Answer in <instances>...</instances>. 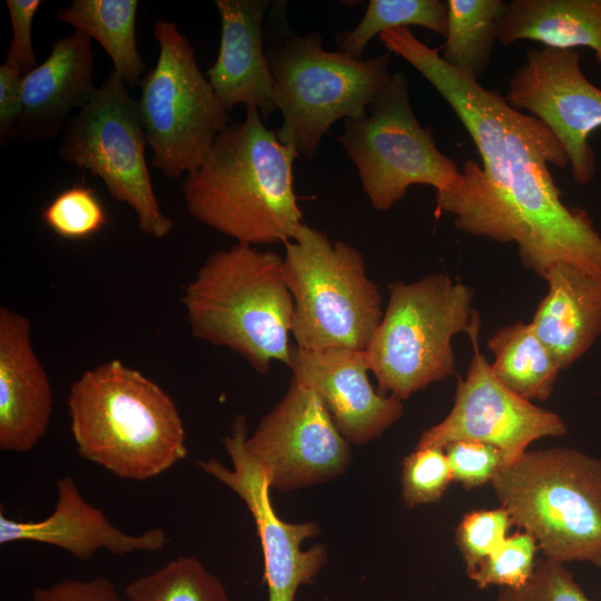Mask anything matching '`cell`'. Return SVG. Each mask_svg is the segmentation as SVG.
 Returning <instances> with one entry per match:
<instances>
[{
  "instance_id": "6da1fadb",
  "label": "cell",
  "mask_w": 601,
  "mask_h": 601,
  "mask_svg": "<svg viewBox=\"0 0 601 601\" xmlns=\"http://www.w3.org/2000/svg\"><path fill=\"white\" fill-rule=\"evenodd\" d=\"M378 38L446 100L482 158V166L465 160L460 181L436 193V213L450 214L464 233L515 243L522 265L541 278L551 266L565 263L601 282V235L583 209L563 203L549 169L569 166L551 129L447 65L439 49L410 28Z\"/></svg>"
},
{
  "instance_id": "7a4b0ae2",
  "label": "cell",
  "mask_w": 601,
  "mask_h": 601,
  "mask_svg": "<svg viewBox=\"0 0 601 601\" xmlns=\"http://www.w3.org/2000/svg\"><path fill=\"white\" fill-rule=\"evenodd\" d=\"M298 156L264 125L256 108H246L245 117L230 122L201 165L185 176L188 213L236 244H286L304 224L294 190Z\"/></svg>"
},
{
  "instance_id": "3957f363",
  "label": "cell",
  "mask_w": 601,
  "mask_h": 601,
  "mask_svg": "<svg viewBox=\"0 0 601 601\" xmlns=\"http://www.w3.org/2000/svg\"><path fill=\"white\" fill-rule=\"evenodd\" d=\"M67 405L79 455L117 477L146 481L187 456L174 400L121 361L83 372L71 385Z\"/></svg>"
},
{
  "instance_id": "277c9868",
  "label": "cell",
  "mask_w": 601,
  "mask_h": 601,
  "mask_svg": "<svg viewBox=\"0 0 601 601\" xmlns=\"http://www.w3.org/2000/svg\"><path fill=\"white\" fill-rule=\"evenodd\" d=\"M181 303L196 338L231 349L259 373L275 361L289 365L294 302L278 254L242 244L213 253Z\"/></svg>"
},
{
  "instance_id": "5b68a950",
  "label": "cell",
  "mask_w": 601,
  "mask_h": 601,
  "mask_svg": "<svg viewBox=\"0 0 601 601\" xmlns=\"http://www.w3.org/2000/svg\"><path fill=\"white\" fill-rule=\"evenodd\" d=\"M513 524L545 559L601 568V459L555 447L525 452L492 480Z\"/></svg>"
},
{
  "instance_id": "8992f818",
  "label": "cell",
  "mask_w": 601,
  "mask_h": 601,
  "mask_svg": "<svg viewBox=\"0 0 601 601\" xmlns=\"http://www.w3.org/2000/svg\"><path fill=\"white\" fill-rule=\"evenodd\" d=\"M390 297L365 349L380 393L406 400L455 373L452 338L480 332L474 290L444 273L390 284Z\"/></svg>"
},
{
  "instance_id": "52a82bcc",
  "label": "cell",
  "mask_w": 601,
  "mask_h": 601,
  "mask_svg": "<svg viewBox=\"0 0 601 601\" xmlns=\"http://www.w3.org/2000/svg\"><path fill=\"white\" fill-rule=\"evenodd\" d=\"M265 51L282 116L277 137L308 160L331 126L364 116L392 76L388 52L354 59L324 49L318 32L298 36L288 30Z\"/></svg>"
},
{
  "instance_id": "ba28073f",
  "label": "cell",
  "mask_w": 601,
  "mask_h": 601,
  "mask_svg": "<svg viewBox=\"0 0 601 601\" xmlns=\"http://www.w3.org/2000/svg\"><path fill=\"white\" fill-rule=\"evenodd\" d=\"M283 260L296 346L365 351L384 312L362 254L302 224L285 244Z\"/></svg>"
},
{
  "instance_id": "9c48e42d",
  "label": "cell",
  "mask_w": 601,
  "mask_h": 601,
  "mask_svg": "<svg viewBox=\"0 0 601 601\" xmlns=\"http://www.w3.org/2000/svg\"><path fill=\"white\" fill-rule=\"evenodd\" d=\"M154 36L159 55L139 83L138 107L151 166L168 178H179L201 165L216 137L233 121L177 24L159 19Z\"/></svg>"
},
{
  "instance_id": "30bf717a",
  "label": "cell",
  "mask_w": 601,
  "mask_h": 601,
  "mask_svg": "<svg viewBox=\"0 0 601 601\" xmlns=\"http://www.w3.org/2000/svg\"><path fill=\"white\" fill-rule=\"evenodd\" d=\"M357 169L374 209L390 210L412 185L444 193L462 173L436 146L433 132L415 117L406 76L396 71L371 101L364 116L344 121L336 137Z\"/></svg>"
},
{
  "instance_id": "8fae6325",
  "label": "cell",
  "mask_w": 601,
  "mask_h": 601,
  "mask_svg": "<svg viewBox=\"0 0 601 601\" xmlns=\"http://www.w3.org/2000/svg\"><path fill=\"white\" fill-rule=\"evenodd\" d=\"M125 85L114 71L108 75L91 100L67 122L58 152L63 161L102 179L109 194L134 210L141 231L164 238L174 221L156 197L138 101Z\"/></svg>"
},
{
  "instance_id": "7c38bea8",
  "label": "cell",
  "mask_w": 601,
  "mask_h": 601,
  "mask_svg": "<svg viewBox=\"0 0 601 601\" xmlns=\"http://www.w3.org/2000/svg\"><path fill=\"white\" fill-rule=\"evenodd\" d=\"M245 447L264 471L270 490L327 482L341 475L351 461L349 443L322 400L295 377L284 397L247 435Z\"/></svg>"
},
{
  "instance_id": "4fadbf2b",
  "label": "cell",
  "mask_w": 601,
  "mask_h": 601,
  "mask_svg": "<svg viewBox=\"0 0 601 601\" xmlns=\"http://www.w3.org/2000/svg\"><path fill=\"white\" fill-rule=\"evenodd\" d=\"M506 104L544 122L562 144L574 181L588 185L597 166L590 135L601 128V89L583 73L580 52L530 49L511 76Z\"/></svg>"
},
{
  "instance_id": "5bb4252c",
  "label": "cell",
  "mask_w": 601,
  "mask_h": 601,
  "mask_svg": "<svg viewBox=\"0 0 601 601\" xmlns=\"http://www.w3.org/2000/svg\"><path fill=\"white\" fill-rule=\"evenodd\" d=\"M469 337L473 356L465 378L457 380L453 406L440 423L422 433L416 447L481 442L496 447L508 466L520 460L533 441L564 435L566 425L561 416L504 386L479 348V333Z\"/></svg>"
},
{
  "instance_id": "9a60e30c",
  "label": "cell",
  "mask_w": 601,
  "mask_h": 601,
  "mask_svg": "<svg viewBox=\"0 0 601 601\" xmlns=\"http://www.w3.org/2000/svg\"><path fill=\"white\" fill-rule=\"evenodd\" d=\"M246 437V417L237 415L230 434L223 441L231 469L214 459L197 461V465L235 492L250 511L263 548L268 601H294L297 589L311 583L324 566L326 549L324 545L300 548L304 540L318 534L317 523H287L276 514L267 477L248 454Z\"/></svg>"
},
{
  "instance_id": "2e32d148",
  "label": "cell",
  "mask_w": 601,
  "mask_h": 601,
  "mask_svg": "<svg viewBox=\"0 0 601 601\" xmlns=\"http://www.w3.org/2000/svg\"><path fill=\"white\" fill-rule=\"evenodd\" d=\"M288 367L293 377L319 396L349 444L374 440L403 413L402 400L377 393L372 386L365 351L292 346Z\"/></svg>"
},
{
  "instance_id": "e0dca14e",
  "label": "cell",
  "mask_w": 601,
  "mask_h": 601,
  "mask_svg": "<svg viewBox=\"0 0 601 601\" xmlns=\"http://www.w3.org/2000/svg\"><path fill=\"white\" fill-rule=\"evenodd\" d=\"M53 396L32 345L31 322L0 308V450L26 453L46 435Z\"/></svg>"
},
{
  "instance_id": "ac0fdd59",
  "label": "cell",
  "mask_w": 601,
  "mask_h": 601,
  "mask_svg": "<svg viewBox=\"0 0 601 601\" xmlns=\"http://www.w3.org/2000/svg\"><path fill=\"white\" fill-rule=\"evenodd\" d=\"M55 509L40 521L9 519L0 511V544L37 542L59 548L79 561L90 560L104 549L116 555L157 552L168 542L161 529L128 534L116 528L105 513L87 502L76 481L65 475L56 481Z\"/></svg>"
},
{
  "instance_id": "d6986e66",
  "label": "cell",
  "mask_w": 601,
  "mask_h": 601,
  "mask_svg": "<svg viewBox=\"0 0 601 601\" xmlns=\"http://www.w3.org/2000/svg\"><path fill=\"white\" fill-rule=\"evenodd\" d=\"M220 45L206 77L229 112L238 105L256 108L266 120L277 110L273 76L265 51L268 0H216Z\"/></svg>"
},
{
  "instance_id": "ffe728a7",
  "label": "cell",
  "mask_w": 601,
  "mask_h": 601,
  "mask_svg": "<svg viewBox=\"0 0 601 601\" xmlns=\"http://www.w3.org/2000/svg\"><path fill=\"white\" fill-rule=\"evenodd\" d=\"M91 39L76 31L53 41L46 60L23 77L22 112L14 136L35 140L62 132L70 114L95 96Z\"/></svg>"
},
{
  "instance_id": "44dd1931",
  "label": "cell",
  "mask_w": 601,
  "mask_h": 601,
  "mask_svg": "<svg viewBox=\"0 0 601 601\" xmlns=\"http://www.w3.org/2000/svg\"><path fill=\"white\" fill-rule=\"evenodd\" d=\"M543 279L548 293L531 325L563 371L601 335V282L565 263L551 266Z\"/></svg>"
},
{
  "instance_id": "7402d4cb",
  "label": "cell",
  "mask_w": 601,
  "mask_h": 601,
  "mask_svg": "<svg viewBox=\"0 0 601 601\" xmlns=\"http://www.w3.org/2000/svg\"><path fill=\"white\" fill-rule=\"evenodd\" d=\"M496 32L504 46L532 40L556 49L588 48L601 70V0H512Z\"/></svg>"
},
{
  "instance_id": "603a6c76",
  "label": "cell",
  "mask_w": 601,
  "mask_h": 601,
  "mask_svg": "<svg viewBox=\"0 0 601 601\" xmlns=\"http://www.w3.org/2000/svg\"><path fill=\"white\" fill-rule=\"evenodd\" d=\"M137 0H73L57 19L95 39L112 61V71L128 86L140 83L146 65L136 38Z\"/></svg>"
},
{
  "instance_id": "cb8c5ba5",
  "label": "cell",
  "mask_w": 601,
  "mask_h": 601,
  "mask_svg": "<svg viewBox=\"0 0 601 601\" xmlns=\"http://www.w3.org/2000/svg\"><path fill=\"white\" fill-rule=\"evenodd\" d=\"M495 377L516 395L532 401H546L553 391L559 364L535 334L531 323L516 322L499 328L489 339Z\"/></svg>"
},
{
  "instance_id": "d4e9b609",
  "label": "cell",
  "mask_w": 601,
  "mask_h": 601,
  "mask_svg": "<svg viewBox=\"0 0 601 601\" xmlns=\"http://www.w3.org/2000/svg\"><path fill=\"white\" fill-rule=\"evenodd\" d=\"M447 33L443 60L472 78L487 69L494 43L496 21L504 10L502 0H447Z\"/></svg>"
},
{
  "instance_id": "484cf974",
  "label": "cell",
  "mask_w": 601,
  "mask_h": 601,
  "mask_svg": "<svg viewBox=\"0 0 601 601\" xmlns=\"http://www.w3.org/2000/svg\"><path fill=\"white\" fill-rule=\"evenodd\" d=\"M447 13L442 0H371L358 24L337 32L335 43L339 52L363 59L368 42L386 30L418 26L446 37Z\"/></svg>"
},
{
  "instance_id": "4316f807",
  "label": "cell",
  "mask_w": 601,
  "mask_h": 601,
  "mask_svg": "<svg viewBox=\"0 0 601 601\" xmlns=\"http://www.w3.org/2000/svg\"><path fill=\"white\" fill-rule=\"evenodd\" d=\"M127 601H230L221 581L194 556H180L130 582Z\"/></svg>"
},
{
  "instance_id": "83f0119b",
  "label": "cell",
  "mask_w": 601,
  "mask_h": 601,
  "mask_svg": "<svg viewBox=\"0 0 601 601\" xmlns=\"http://www.w3.org/2000/svg\"><path fill=\"white\" fill-rule=\"evenodd\" d=\"M42 221L58 236L83 239L107 223V213L95 190L77 185L59 193L41 213Z\"/></svg>"
},
{
  "instance_id": "f1b7e54d",
  "label": "cell",
  "mask_w": 601,
  "mask_h": 601,
  "mask_svg": "<svg viewBox=\"0 0 601 601\" xmlns=\"http://www.w3.org/2000/svg\"><path fill=\"white\" fill-rule=\"evenodd\" d=\"M536 548V541L531 534L518 532L508 536L467 575L481 589L491 585H497L501 589L521 588L534 572Z\"/></svg>"
},
{
  "instance_id": "f546056e",
  "label": "cell",
  "mask_w": 601,
  "mask_h": 601,
  "mask_svg": "<svg viewBox=\"0 0 601 601\" xmlns=\"http://www.w3.org/2000/svg\"><path fill=\"white\" fill-rule=\"evenodd\" d=\"M451 481L443 447H416L403 461L402 496L408 508L440 500Z\"/></svg>"
},
{
  "instance_id": "4dcf8cb0",
  "label": "cell",
  "mask_w": 601,
  "mask_h": 601,
  "mask_svg": "<svg viewBox=\"0 0 601 601\" xmlns=\"http://www.w3.org/2000/svg\"><path fill=\"white\" fill-rule=\"evenodd\" d=\"M511 524V516L502 506L473 511L462 519L456 530V541L467 573L505 541Z\"/></svg>"
},
{
  "instance_id": "1f68e13d",
  "label": "cell",
  "mask_w": 601,
  "mask_h": 601,
  "mask_svg": "<svg viewBox=\"0 0 601 601\" xmlns=\"http://www.w3.org/2000/svg\"><path fill=\"white\" fill-rule=\"evenodd\" d=\"M495 601H591L563 563L544 559L518 589H500Z\"/></svg>"
},
{
  "instance_id": "d6a6232c",
  "label": "cell",
  "mask_w": 601,
  "mask_h": 601,
  "mask_svg": "<svg viewBox=\"0 0 601 601\" xmlns=\"http://www.w3.org/2000/svg\"><path fill=\"white\" fill-rule=\"evenodd\" d=\"M452 480L466 489L492 482L504 466L501 452L489 444L474 441H455L444 446Z\"/></svg>"
},
{
  "instance_id": "836d02e7",
  "label": "cell",
  "mask_w": 601,
  "mask_h": 601,
  "mask_svg": "<svg viewBox=\"0 0 601 601\" xmlns=\"http://www.w3.org/2000/svg\"><path fill=\"white\" fill-rule=\"evenodd\" d=\"M12 38L6 53L7 61L23 75L38 66L32 46L33 18L41 6L40 0H7Z\"/></svg>"
},
{
  "instance_id": "e575fe53",
  "label": "cell",
  "mask_w": 601,
  "mask_h": 601,
  "mask_svg": "<svg viewBox=\"0 0 601 601\" xmlns=\"http://www.w3.org/2000/svg\"><path fill=\"white\" fill-rule=\"evenodd\" d=\"M31 601H121L115 584L105 575L89 580L66 579L32 591Z\"/></svg>"
},
{
  "instance_id": "d590c367",
  "label": "cell",
  "mask_w": 601,
  "mask_h": 601,
  "mask_svg": "<svg viewBox=\"0 0 601 601\" xmlns=\"http://www.w3.org/2000/svg\"><path fill=\"white\" fill-rule=\"evenodd\" d=\"M24 75L11 62L0 66V141L6 145L14 136L22 112Z\"/></svg>"
}]
</instances>
